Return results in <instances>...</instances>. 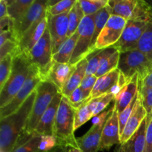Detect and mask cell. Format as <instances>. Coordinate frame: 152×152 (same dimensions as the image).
Wrapping results in <instances>:
<instances>
[{
  "mask_svg": "<svg viewBox=\"0 0 152 152\" xmlns=\"http://www.w3.org/2000/svg\"><path fill=\"white\" fill-rule=\"evenodd\" d=\"M36 90L13 114L0 119V152H12L24 134L34 101Z\"/></svg>",
  "mask_w": 152,
  "mask_h": 152,
  "instance_id": "cell-1",
  "label": "cell"
},
{
  "mask_svg": "<svg viewBox=\"0 0 152 152\" xmlns=\"http://www.w3.org/2000/svg\"><path fill=\"white\" fill-rule=\"evenodd\" d=\"M74 114L75 109L68 98L62 96L53 127V136L57 140L58 146L79 148L74 136Z\"/></svg>",
  "mask_w": 152,
  "mask_h": 152,
  "instance_id": "cell-2",
  "label": "cell"
},
{
  "mask_svg": "<svg viewBox=\"0 0 152 152\" xmlns=\"http://www.w3.org/2000/svg\"><path fill=\"white\" fill-rule=\"evenodd\" d=\"M31 66L28 56L25 53L13 57L10 77L0 90V108L9 103L22 88L28 79Z\"/></svg>",
  "mask_w": 152,
  "mask_h": 152,
  "instance_id": "cell-3",
  "label": "cell"
},
{
  "mask_svg": "<svg viewBox=\"0 0 152 152\" xmlns=\"http://www.w3.org/2000/svg\"><path fill=\"white\" fill-rule=\"evenodd\" d=\"M59 90L53 83L49 80L42 81L36 88V98L34 106L28 118L24 134L31 135L35 131L42 116L53 101ZM61 93V92H60Z\"/></svg>",
  "mask_w": 152,
  "mask_h": 152,
  "instance_id": "cell-4",
  "label": "cell"
},
{
  "mask_svg": "<svg viewBox=\"0 0 152 152\" xmlns=\"http://www.w3.org/2000/svg\"><path fill=\"white\" fill-rule=\"evenodd\" d=\"M118 68L128 79L137 75L142 82L152 72V61L137 49L120 53Z\"/></svg>",
  "mask_w": 152,
  "mask_h": 152,
  "instance_id": "cell-5",
  "label": "cell"
},
{
  "mask_svg": "<svg viewBox=\"0 0 152 152\" xmlns=\"http://www.w3.org/2000/svg\"><path fill=\"white\" fill-rule=\"evenodd\" d=\"M28 57L31 65L37 68L43 81L47 80V76L53 63V50L50 33L46 29L42 38L34 46Z\"/></svg>",
  "mask_w": 152,
  "mask_h": 152,
  "instance_id": "cell-6",
  "label": "cell"
},
{
  "mask_svg": "<svg viewBox=\"0 0 152 152\" xmlns=\"http://www.w3.org/2000/svg\"><path fill=\"white\" fill-rule=\"evenodd\" d=\"M77 32L78 39L69 62L71 65H77L92 53L91 46L94 33V14L86 16L83 18Z\"/></svg>",
  "mask_w": 152,
  "mask_h": 152,
  "instance_id": "cell-7",
  "label": "cell"
},
{
  "mask_svg": "<svg viewBox=\"0 0 152 152\" xmlns=\"http://www.w3.org/2000/svg\"><path fill=\"white\" fill-rule=\"evenodd\" d=\"M42 81H43V79L40 76L37 68H34V66H31L28 79L22 88L9 103L2 108H0V119L4 118L17 111L21 105L25 102V101L28 99V96L36 90L38 85Z\"/></svg>",
  "mask_w": 152,
  "mask_h": 152,
  "instance_id": "cell-8",
  "label": "cell"
},
{
  "mask_svg": "<svg viewBox=\"0 0 152 152\" xmlns=\"http://www.w3.org/2000/svg\"><path fill=\"white\" fill-rule=\"evenodd\" d=\"M127 22L128 20L124 18L115 15H111L109 19L98 37L95 45V50H100L112 47L115 45L121 37Z\"/></svg>",
  "mask_w": 152,
  "mask_h": 152,
  "instance_id": "cell-9",
  "label": "cell"
},
{
  "mask_svg": "<svg viewBox=\"0 0 152 152\" xmlns=\"http://www.w3.org/2000/svg\"><path fill=\"white\" fill-rule=\"evenodd\" d=\"M148 23L128 20L121 37L113 48L120 53L136 50L137 43L145 31Z\"/></svg>",
  "mask_w": 152,
  "mask_h": 152,
  "instance_id": "cell-10",
  "label": "cell"
},
{
  "mask_svg": "<svg viewBox=\"0 0 152 152\" xmlns=\"http://www.w3.org/2000/svg\"><path fill=\"white\" fill-rule=\"evenodd\" d=\"M47 16L48 29L51 38L53 55L68 39V12L56 16H50L47 13Z\"/></svg>",
  "mask_w": 152,
  "mask_h": 152,
  "instance_id": "cell-11",
  "label": "cell"
},
{
  "mask_svg": "<svg viewBox=\"0 0 152 152\" xmlns=\"http://www.w3.org/2000/svg\"><path fill=\"white\" fill-rule=\"evenodd\" d=\"M47 2L46 0H34L23 17L17 22H14V35L18 43L23 34L32 26L33 24L47 13Z\"/></svg>",
  "mask_w": 152,
  "mask_h": 152,
  "instance_id": "cell-12",
  "label": "cell"
},
{
  "mask_svg": "<svg viewBox=\"0 0 152 152\" xmlns=\"http://www.w3.org/2000/svg\"><path fill=\"white\" fill-rule=\"evenodd\" d=\"M48 28L47 13L42 16L23 34L19 41V48L21 53L27 56L34 46L42 38Z\"/></svg>",
  "mask_w": 152,
  "mask_h": 152,
  "instance_id": "cell-13",
  "label": "cell"
},
{
  "mask_svg": "<svg viewBox=\"0 0 152 152\" xmlns=\"http://www.w3.org/2000/svg\"><path fill=\"white\" fill-rule=\"evenodd\" d=\"M118 144H120L119 114L114 106V109L108 116L102 130L100 149H109L111 146Z\"/></svg>",
  "mask_w": 152,
  "mask_h": 152,
  "instance_id": "cell-14",
  "label": "cell"
},
{
  "mask_svg": "<svg viewBox=\"0 0 152 152\" xmlns=\"http://www.w3.org/2000/svg\"><path fill=\"white\" fill-rule=\"evenodd\" d=\"M62 93L59 92L53 98L50 105L47 108L43 115L42 116L35 132L37 134L40 135H53V127H54L55 120H56V114L58 108L62 99Z\"/></svg>",
  "mask_w": 152,
  "mask_h": 152,
  "instance_id": "cell-15",
  "label": "cell"
},
{
  "mask_svg": "<svg viewBox=\"0 0 152 152\" xmlns=\"http://www.w3.org/2000/svg\"><path fill=\"white\" fill-rule=\"evenodd\" d=\"M147 115H148V113L142 105L139 90V96H138V99L135 104L133 112L127 121L123 132L120 136V144L121 145L127 142L133 136L134 134L137 131L140 125L142 124L143 120L146 118Z\"/></svg>",
  "mask_w": 152,
  "mask_h": 152,
  "instance_id": "cell-16",
  "label": "cell"
},
{
  "mask_svg": "<svg viewBox=\"0 0 152 152\" xmlns=\"http://www.w3.org/2000/svg\"><path fill=\"white\" fill-rule=\"evenodd\" d=\"M77 65L70 63H53L47 76V80L55 85L59 92H62L65 85L75 71Z\"/></svg>",
  "mask_w": 152,
  "mask_h": 152,
  "instance_id": "cell-17",
  "label": "cell"
},
{
  "mask_svg": "<svg viewBox=\"0 0 152 152\" xmlns=\"http://www.w3.org/2000/svg\"><path fill=\"white\" fill-rule=\"evenodd\" d=\"M105 122L93 125L86 134L77 138L79 148L82 152H98L100 150L101 137Z\"/></svg>",
  "mask_w": 152,
  "mask_h": 152,
  "instance_id": "cell-18",
  "label": "cell"
},
{
  "mask_svg": "<svg viewBox=\"0 0 152 152\" xmlns=\"http://www.w3.org/2000/svg\"><path fill=\"white\" fill-rule=\"evenodd\" d=\"M139 89L140 80L137 75H135L123 88L114 99V108L119 114H121L133 100Z\"/></svg>",
  "mask_w": 152,
  "mask_h": 152,
  "instance_id": "cell-19",
  "label": "cell"
},
{
  "mask_svg": "<svg viewBox=\"0 0 152 152\" xmlns=\"http://www.w3.org/2000/svg\"><path fill=\"white\" fill-rule=\"evenodd\" d=\"M121 71L118 68L110 71L108 74L99 77L96 80L94 88L92 91L89 99L99 97L104 94L110 93L111 89L117 84Z\"/></svg>",
  "mask_w": 152,
  "mask_h": 152,
  "instance_id": "cell-20",
  "label": "cell"
},
{
  "mask_svg": "<svg viewBox=\"0 0 152 152\" xmlns=\"http://www.w3.org/2000/svg\"><path fill=\"white\" fill-rule=\"evenodd\" d=\"M111 15L132 20L136 10L137 0H108Z\"/></svg>",
  "mask_w": 152,
  "mask_h": 152,
  "instance_id": "cell-21",
  "label": "cell"
},
{
  "mask_svg": "<svg viewBox=\"0 0 152 152\" xmlns=\"http://www.w3.org/2000/svg\"><path fill=\"white\" fill-rule=\"evenodd\" d=\"M147 127V117L133 136L122 145L123 152H144L145 145V134Z\"/></svg>",
  "mask_w": 152,
  "mask_h": 152,
  "instance_id": "cell-22",
  "label": "cell"
},
{
  "mask_svg": "<svg viewBox=\"0 0 152 152\" xmlns=\"http://www.w3.org/2000/svg\"><path fill=\"white\" fill-rule=\"evenodd\" d=\"M88 65V59H83L79 63L77 64V68L75 71L71 75V78L69 79L67 84L65 85V88L61 92L62 96L65 97H69L71 94L77 88H78L81 85L83 79L86 77V69Z\"/></svg>",
  "mask_w": 152,
  "mask_h": 152,
  "instance_id": "cell-23",
  "label": "cell"
},
{
  "mask_svg": "<svg viewBox=\"0 0 152 152\" xmlns=\"http://www.w3.org/2000/svg\"><path fill=\"white\" fill-rule=\"evenodd\" d=\"M116 49L113 47L96 50L87 57L88 65L86 75H94L98 68L103 63L104 61L108 59L111 55L116 51Z\"/></svg>",
  "mask_w": 152,
  "mask_h": 152,
  "instance_id": "cell-24",
  "label": "cell"
},
{
  "mask_svg": "<svg viewBox=\"0 0 152 152\" xmlns=\"http://www.w3.org/2000/svg\"><path fill=\"white\" fill-rule=\"evenodd\" d=\"M77 39H78V32L77 31L74 35L69 37L62 44L59 50L53 55V60L58 63H69L75 49Z\"/></svg>",
  "mask_w": 152,
  "mask_h": 152,
  "instance_id": "cell-25",
  "label": "cell"
},
{
  "mask_svg": "<svg viewBox=\"0 0 152 152\" xmlns=\"http://www.w3.org/2000/svg\"><path fill=\"white\" fill-rule=\"evenodd\" d=\"M111 15V9H110L108 4L94 14V33L93 40H92L91 46V50L92 53L96 51L95 50L96 40H97L99 35L100 34L101 31L105 27V24L109 19Z\"/></svg>",
  "mask_w": 152,
  "mask_h": 152,
  "instance_id": "cell-26",
  "label": "cell"
},
{
  "mask_svg": "<svg viewBox=\"0 0 152 152\" xmlns=\"http://www.w3.org/2000/svg\"><path fill=\"white\" fill-rule=\"evenodd\" d=\"M41 136L35 132L31 135L23 134L18 140L12 152H38Z\"/></svg>",
  "mask_w": 152,
  "mask_h": 152,
  "instance_id": "cell-27",
  "label": "cell"
},
{
  "mask_svg": "<svg viewBox=\"0 0 152 152\" xmlns=\"http://www.w3.org/2000/svg\"><path fill=\"white\" fill-rule=\"evenodd\" d=\"M34 0H13L7 1V14L14 20L17 22L23 17L28 9L31 7Z\"/></svg>",
  "mask_w": 152,
  "mask_h": 152,
  "instance_id": "cell-28",
  "label": "cell"
},
{
  "mask_svg": "<svg viewBox=\"0 0 152 152\" xmlns=\"http://www.w3.org/2000/svg\"><path fill=\"white\" fill-rule=\"evenodd\" d=\"M85 14L81 8L80 0H77L71 10L68 12V38L77 32L80 23L85 17Z\"/></svg>",
  "mask_w": 152,
  "mask_h": 152,
  "instance_id": "cell-29",
  "label": "cell"
},
{
  "mask_svg": "<svg viewBox=\"0 0 152 152\" xmlns=\"http://www.w3.org/2000/svg\"><path fill=\"white\" fill-rule=\"evenodd\" d=\"M137 49L152 61V21L148 22L137 43Z\"/></svg>",
  "mask_w": 152,
  "mask_h": 152,
  "instance_id": "cell-30",
  "label": "cell"
},
{
  "mask_svg": "<svg viewBox=\"0 0 152 152\" xmlns=\"http://www.w3.org/2000/svg\"><path fill=\"white\" fill-rule=\"evenodd\" d=\"M114 99H115L114 95L111 93H108L99 97L91 99L88 102V104L93 114V118L103 112L105 108L109 105L110 102L112 100L114 101Z\"/></svg>",
  "mask_w": 152,
  "mask_h": 152,
  "instance_id": "cell-31",
  "label": "cell"
},
{
  "mask_svg": "<svg viewBox=\"0 0 152 152\" xmlns=\"http://www.w3.org/2000/svg\"><path fill=\"white\" fill-rule=\"evenodd\" d=\"M90 99H88L84 103L80 105L79 108L75 109L74 114V131L77 130L90 119L93 118V114L89 107L88 102Z\"/></svg>",
  "mask_w": 152,
  "mask_h": 152,
  "instance_id": "cell-32",
  "label": "cell"
},
{
  "mask_svg": "<svg viewBox=\"0 0 152 152\" xmlns=\"http://www.w3.org/2000/svg\"><path fill=\"white\" fill-rule=\"evenodd\" d=\"M120 56V53L117 50L108 59H106L104 61L103 63L99 66V68H98L97 71H96L94 75L97 78H99V77H102V76L105 75V74H108L110 71L118 68Z\"/></svg>",
  "mask_w": 152,
  "mask_h": 152,
  "instance_id": "cell-33",
  "label": "cell"
},
{
  "mask_svg": "<svg viewBox=\"0 0 152 152\" xmlns=\"http://www.w3.org/2000/svg\"><path fill=\"white\" fill-rule=\"evenodd\" d=\"M81 8L85 16L93 15L108 5V0H80Z\"/></svg>",
  "mask_w": 152,
  "mask_h": 152,
  "instance_id": "cell-34",
  "label": "cell"
},
{
  "mask_svg": "<svg viewBox=\"0 0 152 152\" xmlns=\"http://www.w3.org/2000/svg\"><path fill=\"white\" fill-rule=\"evenodd\" d=\"M13 57L11 54L6 56L0 60V90L3 88L4 84L9 79L12 70Z\"/></svg>",
  "mask_w": 152,
  "mask_h": 152,
  "instance_id": "cell-35",
  "label": "cell"
},
{
  "mask_svg": "<svg viewBox=\"0 0 152 152\" xmlns=\"http://www.w3.org/2000/svg\"><path fill=\"white\" fill-rule=\"evenodd\" d=\"M77 0H62L54 6L52 7H48L47 13L50 16H56V15L63 14V13H68L74 4L76 3Z\"/></svg>",
  "mask_w": 152,
  "mask_h": 152,
  "instance_id": "cell-36",
  "label": "cell"
},
{
  "mask_svg": "<svg viewBox=\"0 0 152 152\" xmlns=\"http://www.w3.org/2000/svg\"><path fill=\"white\" fill-rule=\"evenodd\" d=\"M140 90V89H139ZM138 96H139V91L137 92V95L135 96V97L134 98L133 100L130 102L129 105L126 107V109L121 113V114H119V122H120V136H121L122 133L123 132V130L125 129V126H126L127 121L129 120V117L132 115V112L134 111V108L135 104H136L137 100L138 99Z\"/></svg>",
  "mask_w": 152,
  "mask_h": 152,
  "instance_id": "cell-37",
  "label": "cell"
},
{
  "mask_svg": "<svg viewBox=\"0 0 152 152\" xmlns=\"http://www.w3.org/2000/svg\"><path fill=\"white\" fill-rule=\"evenodd\" d=\"M20 53L19 44L16 42L8 40L5 42L2 45L0 46V60L4 59L9 54H11L13 57H15Z\"/></svg>",
  "mask_w": 152,
  "mask_h": 152,
  "instance_id": "cell-38",
  "label": "cell"
},
{
  "mask_svg": "<svg viewBox=\"0 0 152 152\" xmlns=\"http://www.w3.org/2000/svg\"><path fill=\"white\" fill-rule=\"evenodd\" d=\"M140 93L142 105L148 114H151L152 111V88L141 86L140 81Z\"/></svg>",
  "mask_w": 152,
  "mask_h": 152,
  "instance_id": "cell-39",
  "label": "cell"
},
{
  "mask_svg": "<svg viewBox=\"0 0 152 152\" xmlns=\"http://www.w3.org/2000/svg\"><path fill=\"white\" fill-rule=\"evenodd\" d=\"M58 146L57 140L53 135H42L38 152H49Z\"/></svg>",
  "mask_w": 152,
  "mask_h": 152,
  "instance_id": "cell-40",
  "label": "cell"
},
{
  "mask_svg": "<svg viewBox=\"0 0 152 152\" xmlns=\"http://www.w3.org/2000/svg\"><path fill=\"white\" fill-rule=\"evenodd\" d=\"M97 79L98 78L95 75H86V77L83 79L80 88L83 91L87 99L90 97V95L94 88Z\"/></svg>",
  "mask_w": 152,
  "mask_h": 152,
  "instance_id": "cell-41",
  "label": "cell"
},
{
  "mask_svg": "<svg viewBox=\"0 0 152 152\" xmlns=\"http://www.w3.org/2000/svg\"><path fill=\"white\" fill-rule=\"evenodd\" d=\"M68 99L70 102V103H71V105H72L73 108H74V109H77V108H79L80 105H83L88 99L86 97V96H85L84 93H83V91L81 90V88L79 87L78 88L76 89V90L71 94V96H70L69 97H68Z\"/></svg>",
  "mask_w": 152,
  "mask_h": 152,
  "instance_id": "cell-42",
  "label": "cell"
},
{
  "mask_svg": "<svg viewBox=\"0 0 152 152\" xmlns=\"http://www.w3.org/2000/svg\"><path fill=\"white\" fill-rule=\"evenodd\" d=\"M144 152H152V114L147 115V127L145 134V145Z\"/></svg>",
  "mask_w": 152,
  "mask_h": 152,
  "instance_id": "cell-43",
  "label": "cell"
},
{
  "mask_svg": "<svg viewBox=\"0 0 152 152\" xmlns=\"http://www.w3.org/2000/svg\"><path fill=\"white\" fill-rule=\"evenodd\" d=\"M15 22L9 16L0 19V34L11 31L14 34Z\"/></svg>",
  "mask_w": 152,
  "mask_h": 152,
  "instance_id": "cell-44",
  "label": "cell"
},
{
  "mask_svg": "<svg viewBox=\"0 0 152 152\" xmlns=\"http://www.w3.org/2000/svg\"><path fill=\"white\" fill-rule=\"evenodd\" d=\"M8 40L18 42L14 34H13V32H11V31H7V32H4L0 34V46L2 45L5 42L8 41ZM18 44H19V43H18Z\"/></svg>",
  "mask_w": 152,
  "mask_h": 152,
  "instance_id": "cell-45",
  "label": "cell"
},
{
  "mask_svg": "<svg viewBox=\"0 0 152 152\" xmlns=\"http://www.w3.org/2000/svg\"><path fill=\"white\" fill-rule=\"evenodd\" d=\"M7 6L8 4L7 0H0V19L8 16Z\"/></svg>",
  "mask_w": 152,
  "mask_h": 152,
  "instance_id": "cell-46",
  "label": "cell"
},
{
  "mask_svg": "<svg viewBox=\"0 0 152 152\" xmlns=\"http://www.w3.org/2000/svg\"><path fill=\"white\" fill-rule=\"evenodd\" d=\"M140 84L142 86L152 88V72L148 74L142 82H140Z\"/></svg>",
  "mask_w": 152,
  "mask_h": 152,
  "instance_id": "cell-47",
  "label": "cell"
},
{
  "mask_svg": "<svg viewBox=\"0 0 152 152\" xmlns=\"http://www.w3.org/2000/svg\"><path fill=\"white\" fill-rule=\"evenodd\" d=\"M66 152H82L80 148H71L68 149Z\"/></svg>",
  "mask_w": 152,
  "mask_h": 152,
  "instance_id": "cell-48",
  "label": "cell"
},
{
  "mask_svg": "<svg viewBox=\"0 0 152 152\" xmlns=\"http://www.w3.org/2000/svg\"><path fill=\"white\" fill-rule=\"evenodd\" d=\"M114 152H123V148H122V145L120 144L119 145H117V148H115Z\"/></svg>",
  "mask_w": 152,
  "mask_h": 152,
  "instance_id": "cell-49",
  "label": "cell"
},
{
  "mask_svg": "<svg viewBox=\"0 0 152 152\" xmlns=\"http://www.w3.org/2000/svg\"><path fill=\"white\" fill-rule=\"evenodd\" d=\"M145 1H146V0H145ZM146 2L148 3V6H149L150 10H151V14H152V0H148V1H146Z\"/></svg>",
  "mask_w": 152,
  "mask_h": 152,
  "instance_id": "cell-50",
  "label": "cell"
},
{
  "mask_svg": "<svg viewBox=\"0 0 152 152\" xmlns=\"http://www.w3.org/2000/svg\"><path fill=\"white\" fill-rule=\"evenodd\" d=\"M151 114H152V111H151Z\"/></svg>",
  "mask_w": 152,
  "mask_h": 152,
  "instance_id": "cell-51",
  "label": "cell"
}]
</instances>
